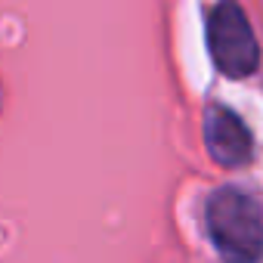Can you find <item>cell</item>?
Returning a JSON list of instances; mask_svg holds the SVG:
<instances>
[{
  "instance_id": "2",
  "label": "cell",
  "mask_w": 263,
  "mask_h": 263,
  "mask_svg": "<svg viewBox=\"0 0 263 263\" xmlns=\"http://www.w3.org/2000/svg\"><path fill=\"white\" fill-rule=\"evenodd\" d=\"M208 50L226 78H248L260 65V44L245 10L235 0H220L208 16Z\"/></svg>"
},
{
  "instance_id": "1",
  "label": "cell",
  "mask_w": 263,
  "mask_h": 263,
  "mask_svg": "<svg viewBox=\"0 0 263 263\" xmlns=\"http://www.w3.org/2000/svg\"><path fill=\"white\" fill-rule=\"evenodd\" d=\"M204 226L214 248L232 260H257L263 254V211L241 189H217L208 198Z\"/></svg>"
},
{
  "instance_id": "3",
  "label": "cell",
  "mask_w": 263,
  "mask_h": 263,
  "mask_svg": "<svg viewBox=\"0 0 263 263\" xmlns=\"http://www.w3.org/2000/svg\"><path fill=\"white\" fill-rule=\"evenodd\" d=\"M204 143L211 158L223 167H241L254 155V137L248 124L223 105H211L204 115Z\"/></svg>"
}]
</instances>
